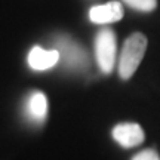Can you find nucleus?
Segmentation results:
<instances>
[{"mask_svg": "<svg viewBox=\"0 0 160 160\" xmlns=\"http://www.w3.org/2000/svg\"><path fill=\"white\" fill-rule=\"evenodd\" d=\"M148 40L144 33H132L123 43L119 58V76L122 80H129L135 74L147 51Z\"/></svg>", "mask_w": 160, "mask_h": 160, "instance_id": "nucleus-1", "label": "nucleus"}, {"mask_svg": "<svg viewBox=\"0 0 160 160\" xmlns=\"http://www.w3.org/2000/svg\"><path fill=\"white\" fill-rule=\"evenodd\" d=\"M116 34L111 28H102L98 31L95 39V57L98 67L104 74H110L116 64Z\"/></svg>", "mask_w": 160, "mask_h": 160, "instance_id": "nucleus-2", "label": "nucleus"}, {"mask_svg": "<svg viewBox=\"0 0 160 160\" xmlns=\"http://www.w3.org/2000/svg\"><path fill=\"white\" fill-rule=\"evenodd\" d=\"M111 133H113L114 141L123 148H133L139 144H142L145 139L144 129L138 123H132V122L119 123L117 126H114Z\"/></svg>", "mask_w": 160, "mask_h": 160, "instance_id": "nucleus-3", "label": "nucleus"}, {"mask_svg": "<svg viewBox=\"0 0 160 160\" xmlns=\"http://www.w3.org/2000/svg\"><path fill=\"white\" fill-rule=\"evenodd\" d=\"M125 15V9L123 5L113 0L108 3H104V5H98L91 8L89 11V19L95 24H111V22H117L120 21Z\"/></svg>", "mask_w": 160, "mask_h": 160, "instance_id": "nucleus-4", "label": "nucleus"}, {"mask_svg": "<svg viewBox=\"0 0 160 160\" xmlns=\"http://www.w3.org/2000/svg\"><path fill=\"white\" fill-rule=\"evenodd\" d=\"M59 61V52L57 49L45 51L40 46H34L28 53V64L33 70L42 71L53 67Z\"/></svg>", "mask_w": 160, "mask_h": 160, "instance_id": "nucleus-5", "label": "nucleus"}, {"mask_svg": "<svg viewBox=\"0 0 160 160\" xmlns=\"http://www.w3.org/2000/svg\"><path fill=\"white\" fill-rule=\"evenodd\" d=\"M28 113L36 120H43L48 113V99L42 92H34L28 99Z\"/></svg>", "mask_w": 160, "mask_h": 160, "instance_id": "nucleus-6", "label": "nucleus"}, {"mask_svg": "<svg viewBox=\"0 0 160 160\" xmlns=\"http://www.w3.org/2000/svg\"><path fill=\"white\" fill-rule=\"evenodd\" d=\"M122 2L139 12H153L157 8V0H122Z\"/></svg>", "mask_w": 160, "mask_h": 160, "instance_id": "nucleus-7", "label": "nucleus"}, {"mask_svg": "<svg viewBox=\"0 0 160 160\" xmlns=\"http://www.w3.org/2000/svg\"><path fill=\"white\" fill-rule=\"evenodd\" d=\"M132 160H160V156L157 151L154 150H142V151H139L138 154H135L132 157Z\"/></svg>", "mask_w": 160, "mask_h": 160, "instance_id": "nucleus-8", "label": "nucleus"}]
</instances>
